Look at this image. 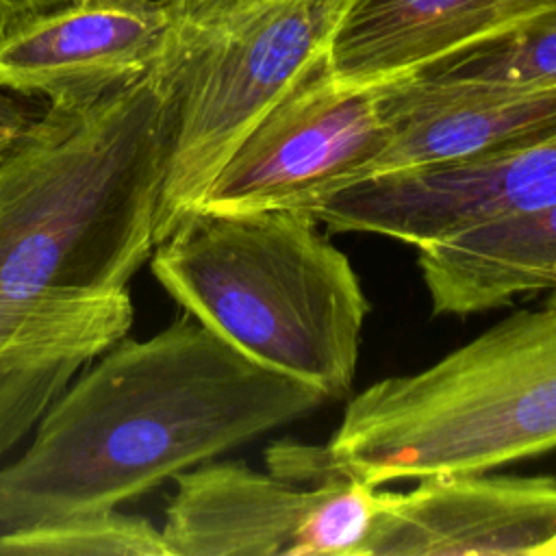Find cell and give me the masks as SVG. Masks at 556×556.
<instances>
[{
  "instance_id": "cell-1",
  "label": "cell",
  "mask_w": 556,
  "mask_h": 556,
  "mask_svg": "<svg viewBox=\"0 0 556 556\" xmlns=\"http://www.w3.org/2000/svg\"><path fill=\"white\" fill-rule=\"evenodd\" d=\"M324 402L189 313L148 339L124 337L52 402L22 456L0 467V530L115 510Z\"/></svg>"
},
{
  "instance_id": "cell-2",
  "label": "cell",
  "mask_w": 556,
  "mask_h": 556,
  "mask_svg": "<svg viewBox=\"0 0 556 556\" xmlns=\"http://www.w3.org/2000/svg\"><path fill=\"white\" fill-rule=\"evenodd\" d=\"M172 126L159 65L93 106L46 109L0 159V289L126 291L156 248Z\"/></svg>"
},
{
  "instance_id": "cell-3",
  "label": "cell",
  "mask_w": 556,
  "mask_h": 556,
  "mask_svg": "<svg viewBox=\"0 0 556 556\" xmlns=\"http://www.w3.org/2000/svg\"><path fill=\"white\" fill-rule=\"evenodd\" d=\"M556 450V306L517 311L430 367L354 395L324 447L274 445L271 473L319 484L489 469Z\"/></svg>"
},
{
  "instance_id": "cell-4",
  "label": "cell",
  "mask_w": 556,
  "mask_h": 556,
  "mask_svg": "<svg viewBox=\"0 0 556 556\" xmlns=\"http://www.w3.org/2000/svg\"><path fill=\"white\" fill-rule=\"evenodd\" d=\"M161 287L224 341L326 400L352 391L369 302L304 208H195L156 243Z\"/></svg>"
},
{
  "instance_id": "cell-5",
  "label": "cell",
  "mask_w": 556,
  "mask_h": 556,
  "mask_svg": "<svg viewBox=\"0 0 556 556\" xmlns=\"http://www.w3.org/2000/svg\"><path fill=\"white\" fill-rule=\"evenodd\" d=\"M354 2L254 0L211 22H172L156 63L174 87L156 243L200 206L258 122L328 59Z\"/></svg>"
},
{
  "instance_id": "cell-6",
  "label": "cell",
  "mask_w": 556,
  "mask_h": 556,
  "mask_svg": "<svg viewBox=\"0 0 556 556\" xmlns=\"http://www.w3.org/2000/svg\"><path fill=\"white\" fill-rule=\"evenodd\" d=\"M161 536L167 556H365L378 491L350 478L298 486L243 463L180 471Z\"/></svg>"
},
{
  "instance_id": "cell-7",
  "label": "cell",
  "mask_w": 556,
  "mask_h": 556,
  "mask_svg": "<svg viewBox=\"0 0 556 556\" xmlns=\"http://www.w3.org/2000/svg\"><path fill=\"white\" fill-rule=\"evenodd\" d=\"M382 143L376 87L339 80L324 59L243 139L198 208L308 211L361 180Z\"/></svg>"
},
{
  "instance_id": "cell-8",
  "label": "cell",
  "mask_w": 556,
  "mask_h": 556,
  "mask_svg": "<svg viewBox=\"0 0 556 556\" xmlns=\"http://www.w3.org/2000/svg\"><path fill=\"white\" fill-rule=\"evenodd\" d=\"M556 202V130L473 161L352 182L308 211L332 232L421 245L480 219Z\"/></svg>"
},
{
  "instance_id": "cell-9",
  "label": "cell",
  "mask_w": 556,
  "mask_h": 556,
  "mask_svg": "<svg viewBox=\"0 0 556 556\" xmlns=\"http://www.w3.org/2000/svg\"><path fill=\"white\" fill-rule=\"evenodd\" d=\"M165 0H83L0 35V87L80 111L137 83L163 56Z\"/></svg>"
},
{
  "instance_id": "cell-10",
  "label": "cell",
  "mask_w": 556,
  "mask_h": 556,
  "mask_svg": "<svg viewBox=\"0 0 556 556\" xmlns=\"http://www.w3.org/2000/svg\"><path fill=\"white\" fill-rule=\"evenodd\" d=\"M376 93L384 143L361 180L473 161L556 130V87L421 72Z\"/></svg>"
},
{
  "instance_id": "cell-11",
  "label": "cell",
  "mask_w": 556,
  "mask_h": 556,
  "mask_svg": "<svg viewBox=\"0 0 556 556\" xmlns=\"http://www.w3.org/2000/svg\"><path fill=\"white\" fill-rule=\"evenodd\" d=\"M556 536V478L439 473L378 491L365 556H534Z\"/></svg>"
},
{
  "instance_id": "cell-12",
  "label": "cell",
  "mask_w": 556,
  "mask_h": 556,
  "mask_svg": "<svg viewBox=\"0 0 556 556\" xmlns=\"http://www.w3.org/2000/svg\"><path fill=\"white\" fill-rule=\"evenodd\" d=\"M126 291L102 295L0 289V456L37 428L80 367L132 326Z\"/></svg>"
},
{
  "instance_id": "cell-13",
  "label": "cell",
  "mask_w": 556,
  "mask_h": 556,
  "mask_svg": "<svg viewBox=\"0 0 556 556\" xmlns=\"http://www.w3.org/2000/svg\"><path fill=\"white\" fill-rule=\"evenodd\" d=\"M556 0H356L332 41L334 76L380 87L502 41Z\"/></svg>"
},
{
  "instance_id": "cell-14",
  "label": "cell",
  "mask_w": 556,
  "mask_h": 556,
  "mask_svg": "<svg viewBox=\"0 0 556 556\" xmlns=\"http://www.w3.org/2000/svg\"><path fill=\"white\" fill-rule=\"evenodd\" d=\"M437 315H473L556 285V202L500 213L417 245Z\"/></svg>"
},
{
  "instance_id": "cell-15",
  "label": "cell",
  "mask_w": 556,
  "mask_h": 556,
  "mask_svg": "<svg viewBox=\"0 0 556 556\" xmlns=\"http://www.w3.org/2000/svg\"><path fill=\"white\" fill-rule=\"evenodd\" d=\"M0 556H167L161 528L117 508L0 530Z\"/></svg>"
},
{
  "instance_id": "cell-16",
  "label": "cell",
  "mask_w": 556,
  "mask_h": 556,
  "mask_svg": "<svg viewBox=\"0 0 556 556\" xmlns=\"http://www.w3.org/2000/svg\"><path fill=\"white\" fill-rule=\"evenodd\" d=\"M428 72L556 87V7L519 33L465 52Z\"/></svg>"
},
{
  "instance_id": "cell-17",
  "label": "cell",
  "mask_w": 556,
  "mask_h": 556,
  "mask_svg": "<svg viewBox=\"0 0 556 556\" xmlns=\"http://www.w3.org/2000/svg\"><path fill=\"white\" fill-rule=\"evenodd\" d=\"M0 87V159L15 146V141L30 128L39 117L26 102Z\"/></svg>"
},
{
  "instance_id": "cell-18",
  "label": "cell",
  "mask_w": 556,
  "mask_h": 556,
  "mask_svg": "<svg viewBox=\"0 0 556 556\" xmlns=\"http://www.w3.org/2000/svg\"><path fill=\"white\" fill-rule=\"evenodd\" d=\"M172 13V22L200 24L217 20L230 11H237L254 0H165Z\"/></svg>"
},
{
  "instance_id": "cell-19",
  "label": "cell",
  "mask_w": 556,
  "mask_h": 556,
  "mask_svg": "<svg viewBox=\"0 0 556 556\" xmlns=\"http://www.w3.org/2000/svg\"><path fill=\"white\" fill-rule=\"evenodd\" d=\"M83 0H0V35L39 15L78 4Z\"/></svg>"
},
{
  "instance_id": "cell-20",
  "label": "cell",
  "mask_w": 556,
  "mask_h": 556,
  "mask_svg": "<svg viewBox=\"0 0 556 556\" xmlns=\"http://www.w3.org/2000/svg\"><path fill=\"white\" fill-rule=\"evenodd\" d=\"M534 556H556V536L552 541H547L545 545H541Z\"/></svg>"
},
{
  "instance_id": "cell-21",
  "label": "cell",
  "mask_w": 556,
  "mask_h": 556,
  "mask_svg": "<svg viewBox=\"0 0 556 556\" xmlns=\"http://www.w3.org/2000/svg\"><path fill=\"white\" fill-rule=\"evenodd\" d=\"M545 304H549V306H556V285L549 289V295H547V302Z\"/></svg>"
}]
</instances>
